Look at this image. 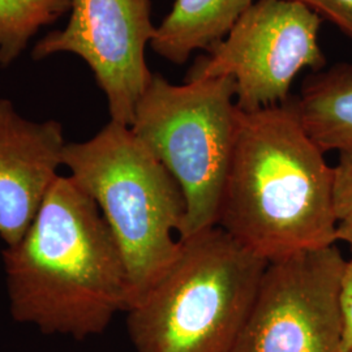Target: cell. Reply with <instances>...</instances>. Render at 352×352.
Here are the masks:
<instances>
[{"label": "cell", "instance_id": "cell-2", "mask_svg": "<svg viewBox=\"0 0 352 352\" xmlns=\"http://www.w3.org/2000/svg\"><path fill=\"white\" fill-rule=\"evenodd\" d=\"M217 226L269 264L337 244L334 167L304 129L295 97L240 111Z\"/></svg>", "mask_w": 352, "mask_h": 352}, {"label": "cell", "instance_id": "cell-5", "mask_svg": "<svg viewBox=\"0 0 352 352\" xmlns=\"http://www.w3.org/2000/svg\"><path fill=\"white\" fill-rule=\"evenodd\" d=\"M232 77L183 85L153 74L131 124L182 189L187 213L180 239L218 225L239 129Z\"/></svg>", "mask_w": 352, "mask_h": 352}, {"label": "cell", "instance_id": "cell-6", "mask_svg": "<svg viewBox=\"0 0 352 352\" xmlns=\"http://www.w3.org/2000/svg\"><path fill=\"white\" fill-rule=\"evenodd\" d=\"M322 19L296 0H257L193 64L186 81L232 77L236 106L252 113L289 101V89L302 69L322 71Z\"/></svg>", "mask_w": 352, "mask_h": 352}, {"label": "cell", "instance_id": "cell-10", "mask_svg": "<svg viewBox=\"0 0 352 352\" xmlns=\"http://www.w3.org/2000/svg\"><path fill=\"white\" fill-rule=\"evenodd\" d=\"M253 3V0H175L173 10L155 28L151 49L166 60L182 65L193 51H209L226 37Z\"/></svg>", "mask_w": 352, "mask_h": 352}, {"label": "cell", "instance_id": "cell-8", "mask_svg": "<svg viewBox=\"0 0 352 352\" xmlns=\"http://www.w3.org/2000/svg\"><path fill=\"white\" fill-rule=\"evenodd\" d=\"M69 20L33 47L34 60L75 54L88 64L115 123L131 126L151 82L145 50L154 37L151 0H71Z\"/></svg>", "mask_w": 352, "mask_h": 352}, {"label": "cell", "instance_id": "cell-11", "mask_svg": "<svg viewBox=\"0 0 352 352\" xmlns=\"http://www.w3.org/2000/svg\"><path fill=\"white\" fill-rule=\"evenodd\" d=\"M295 106L304 129L321 151H352L351 63L307 76Z\"/></svg>", "mask_w": 352, "mask_h": 352}, {"label": "cell", "instance_id": "cell-1", "mask_svg": "<svg viewBox=\"0 0 352 352\" xmlns=\"http://www.w3.org/2000/svg\"><path fill=\"white\" fill-rule=\"evenodd\" d=\"M3 258L11 315L45 334L98 336L131 307L120 250L97 204L69 176L55 180Z\"/></svg>", "mask_w": 352, "mask_h": 352}, {"label": "cell", "instance_id": "cell-3", "mask_svg": "<svg viewBox=\"0 0 352 352\" xmlns=\"http://www.w3.org/2000/svg\"><path fill=\"white\" fill-rule=\"evenodd\" d=\"M63 166L97 204L120 250L131 309L164 278L180 253L179 238L187 213L184 195L131 126L113 120L88 141L67 142Z\"/></svg>", "mask_w": 352, "mask_h": 352}, {"label": "cell", "instance_id": "cell-12", "mask_svg": "<svg viewBox=\"0 0 352 352\" xmlns=\"http://www.w3.org/2000/svg\"><path fill=\"white\" fill-rule=\"evenodd\" d=\"M69 8L71 0H0V67H10L42 28Z\"/></svg>", "mask_w": 352, "mask_h": 352}, {"label": "cell", "instance_id": "cell-14", "mask_svg": "<svg viewBox=\"0 0 352 352\" xmlns=\"http://www.w3.org/2000/svg\"><path fill=\"white\" fill-rule=\"evenodd\" d=\"M325 19L352 41V0H296Z\"/></svg>", "mask_w": 352, "mask_h": 352}, {"label": "cell", "instance_id": "cell-13", "mask_svg": "<svg viewBox=\"0 0 352 352\" xmlns=\"http://www.w3.org/2000/svg\"><path fill=\"white\" fill-rule=\"evenodd\" d=\"M334 209L338 221L352 214V151H340L334 166Z\"/></svg>", "mask_w": 352, "mask_h": 352}, {"label": "cell", "instance_id": "cell-7", "mask_svg": "<svg viewBox=\"0 0 352 352\" xmlns=\"http://www.w3.org/2000/svg\"><path fill=\"white\" fill-rule=\"evenodd\" d=\"M337 244L267 265L232 352H340Z\"/></svg>", "mask_w": 352, "mask_h": 352}, {"label": "cell", "instance_id": "cell-16", "mask_svg": "<svg viewBox=\"0 0 352 352\" xmlns=\"http://www.w3.org/2000/svg\"><path fill=\"white\" fill-rule=\"evenodd\" d=\"M336 239L338 241L346 243L352 252V214L338 221Z\"/></svg>", "mask_w": 352, "mask_h": 352}, {"label": "cell", "instance_id": "cell-4", "mask_svg": "<svg viewBox=\"0 0 352 352\" xmlns=\"http://www.w3.org/2000/svg\"><path fill=\"white\" fill-rule=\"evenodd\" d=\"M269 263L221 227L182 239L164 278L126 312L136 352H232Z\"/></svg>", "mask_w": 352, "mask_h": 352}, {"label": "cell", "instance_id": "cell-15", "mask_svg": "<svg viewBox=\"0 0 352 352\" xmlns=\"http://www.w3.org/2000/svg\"><path fill=\"white\" fill-rule=\"evenodd\" d=\"M340 352H352V256L346 261L340 287Z\"/></svg>", "mask_w": 352, "mask_h": 352}, {"label": "cell", "instance_id": "cell-9", "mask_svg": "<svg viewBox=\"0 0 352 352\" xmlns=\"http://www.w3.org/2000/svg\"><path fill=\"white\" fill-rule=\"evenodd\" d=\"M67 142L55 120L32 122L0 100V238L12 247L25 235L63 166Z\"/></svg>", "mask_w": 352, "mask_h": 352}]
</instances>
